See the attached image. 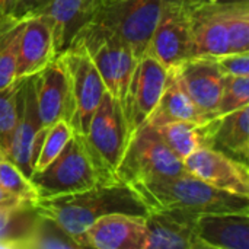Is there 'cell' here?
I'll return each instance as SVG.
<instances>
[{
    "instance_id": "obj_35",
    "label": "cell",
    "mask_w": 249,
    "mask_h": 249,
    "mask_svg": "<svg viewBox=\"0 0 249 249\" xmlns=\"http://www.w3.org/2000/svg\"><path fill=\"white\" fill-rule=\"evenodd\" d=\"M6 4H7V0H0V13L6 12Z\"/></svg>"
},
{
    "instance_id": "obj_3",
    "label": "cell",
    "mask_w": 249,
    "mask_h": 249,
    "mask_svg": "<svg viewBox=\"0 0 249 249\" xmlns=\"http://www.w3.org/2000/svg\"><path fill=\"white\" fill-rule=\"evenodd\" d=\"M131 134L121 104L105 90L89 123L88 133L82 136L102 185H121L118 168L125 155Z\"/></svg>"
},
{
    "instance_id": "obj_21",
    "label": "cell",
    "mask_w": 249,
    "mask_h": 249,
    "mask_svg": "<svg viewBox=\"0 0 249 249\" xmlns=\"http://www.w3.org/2000/svg\"><path fill=\"white\" fill-rule=\"evenodd\" d=\"M216 115L204 112L184 90V88L177 80L175 74L168 70L166 85L162 96L153 109L152 115L146 121L147 125L156 127L168 123H196L204 124L213 120Z\"/></svg>"
},
{
    "instance_id": "obj_10",
    "label": "cell",
    "mask_w": 249,
    "mask_h": 249,
    "mask_svg": "<svg viewBox=\"0 0 249 249\" xmlns=\"http://www.w3.org/2000/svg\"><path fill=\"white\" fill-rule=\"evenodd\" d=\"M182 162L187 172L210 187L238 197L249 198L248 163L212 146L196 150Z\"/></svg>"
},
{
    "instance_id": "obj_29",
    "label": "cell",
    "mask_w": 249,
    "mask_h": 249,
    "mask_svg": "<svg viewBox=\"0 0 249 249\" xmlns=\"http://www.w3.org/2000/svg\"><path fill=\"white\" fill-rule=\"evenodd\" d=\"M0 187L6 191L35 204L38 201V193L23 171L4 153L0 147Z\"/></svg>"
},
{
    "instance_id": "obj_2",
    "label": "cell",
    "mask_w": 249,
    "mask_h": 249,
    "mask_svg": "<svg viewBox=\"0 0 249 249\" xmlns=\"http://www.w3.org/2000/svg\"><path fill=\"white\" fill-rule=\"evenodd\" d=\"M35 210L57 223L80 248L90 225L101 216L112 212L146 214V209L127 185L95 187L88 191L38 198Z\"/></svg>"
},
{
    "instance_id": "obj_33",
    "label": "cell",
    "mask_w": 249,
    "mask_h": 249,
    "mask_svg": "<svg viewBox=\"0 0 249 249\" xmlns=\"http://www.w3.org/2000/svg\"><path fill=\"white\" fill-rule=\"evenodd\" d=\"M47 3L48 0H10L6 6V12L16 16L35 15L39 13Z\"/></svg>"
},
{
    "instance_id": "obj_27",
    "label": "cell",
    "mask_w": 249,
    "mask_h": 249,
    "mask_svg": "<svg viewBox=\"0 0 249 249\" xmlns=\"http://www.w3.org/2000/svg\"><path fill=\"white\" fill-rule=\"evenodd\" d=\"M222 7L229 35V51H249V1H222Z\"/></svg>"
},
{
    "instance_id": "obj_20",
    "label": "cell",
    "mask_w": 249,
    "mask_h": 249,
    "mask_svg": "<svg viewBox=\"0 0 249 249\" xmlns=\"http://www.w3.org/2000/svg\"><path fill=\"white\" fill-rule=\"evenodd\" d=\"M194 222L196 216L181 212H146L143 249H200L196 239Z\"/></svg>"
},
{
    "instance_id": "obj_30",
    "label": "cell",
    "mask_w": 249,
    "mask_h": 249,
    "mask_svg": "<svg viewBox=\"0 0 249 249\" xmlns=\"http://www.w3.org/2000/svg\"><path fill=\"white\" fill-rule=\"evenodd\" d=\"M242 107H249V76H225L216 115L222 117Z\"/></svg>"
},
{
    "instance_id": "obj_26",
    "label": "cell",
    "mask_w": 249,
    "mask_h": 249,
    "mask_svg": "<svg viewBox=\"0 0 249 249\" xmlns=\"http://www.w3.org/2000/svg\"><path fill=\"white\" fill-rule=\"evenodd\" d=\"M73 134H74V131H73L70 123H67L64 120L57 121L53 125H50L45 130L42 140L39 143L38 153L35 156L34 166H32V175L44 171L48 165H51L60 156V153L64 150V147L67 146V143L70 142Z\"/></svg>"
},
{
    "instance_id": "obj_24",
    "label": "cell",
    "mask_w": 249,
    "mask_h": 249,
    "mask_svg": "<svg viewBox=\"0 0 249 249\" xmlns=\"http://www.w3.org/2000/svg\"><path fill=\"white\" fill-rule=\"evenodd\" d=\"M28 16H16L9 12L0 13V89H6L19 80L16 77L18 45Z\"/></svg>"
},
{
    "instance_id": "obj_6",
    "label": "cell",
    "mask_w": 249,
    "mask_h": 249,
    "mask_svg": "<svg viewBox=\"0 0 249 249\" xmlns=\"http://www.w3.org/2000/svg\"><path fill=\"white\" fill-rule=\"evenodd\" d=\"M29 179L38 193V198L67 196L95 187H105L79 134H73L64 150L51 165L34 174Z\"/></svg>"
},
{
    "instance_id": "obj_4",
    "label": "cell",
    "mask_w": 249,
    "mask_h": 249,
    "mask_svg": "<svg viewBox=\"0 0 249 249\" xmlns=\"http://www.w3.org/2000/svg\"><path fill=\"white\" fill-rule=\"evenodd\" d=\"M70 47H79L88 53L105 89L124 109L131 76L139 60L131 48L120 36L93 22L88 23L73 38Z\"/></svg>"
},
{
    "instance_id": "obj_31",
    "label": "cell",
    "mask_w": 249,
    "mask_h": 249,
    "mask_svg": "<svg viewBox=\"0 0 249 249\" xmlns=\"http://www.w3.org/2000/svg\"><path fill=\"white\" fill-rule=\"evenodd\" d=\"M23 79L6 89H0V147L4 149L18 121L19 89Z\"/></svg>"
},
{
    "instance_id": "obj_9",
    "label": "cell",
    "mask_w": 249,
    "mask_h": 249,
    "mask_svg": "<svg viewBox=\"0 0 249 249\" xmlns=\"http://www.w3.org/2000/svg\"><path fill=\"white\" fill-rule=\"evenodd\" d=\"M144 54L155 57L166 70L194 57V42L187 0H168Z\"/></svg>"
},
{
    "instance_id": "obj_12",
    "label": "cell",
    "mask_w": 249,
    "mask_h": 249,
    "mask_svg": "<svg viewBox=\"0 0 249 249\" xmlns=\"http://www.w3.org/2000/svg\"><path fill=\"white\" fill-rule=\"evenodd\" d=\"M168 70L152 55L143 54L136 64L127 92L124 114L131 133L146 124L166 85Z\"/></svg>"
},
{
    "instance_id": "obj_36",
    "label": "cell",
    "mask_w": 249,
    "mask_h": 249,
    "mask_svg": "<svg viewBox=\"0 0 249 249\" xmlns=\"http://www.w3.org/2000/svg\"><path fill=\"white\" fill-rule=\"evenodd\" d=\"M9 1H10V0H7V3H9ZM6 6H7V4H6Z\"/></svg>"
},
{
    "instance_id": "obj_14",
    "label": "cell",
    "mask_w": 249,
    "mask_h": 249,
    "mask_svg": "<svg viewBox=\"0 0 249 249\" xmlns=\"http://www.w3.org/2000/svg\"><path fill=\"white\" fill-rule=\"evenodd\" d=\"M168 70L175 74L188 96L204 112L216 115L225 76L220 71L214 57L194 55Z\"/></svg>"
},
{
    "instance_id": "obj_18",
    "label": "cell",
    "mask_w": 249,
    "mask_h": 249,
    "mask_svg": "<svg viewBox=\"0 0 249 249\" xmlns=\"http://www.w3.org/2000/svg\"><path fill=\"white\" fill-rule=\"evenodd\" d=\"M54 38L44 16L29 15L22 26L18 45L16 77L28 79L38 74L55 58Z\"/></svg>"
},
{
    "instance_id": "obj_23",
    "label": "cell",
    "mask_w": 249,
    "mask_h": 249,
    "mask_svg": "<svg viewBox=\"0 0 249 249\" xmlns=\"http://www.w3.org/2000/svg\"><path fill=\"white\" fill-rule=\"evenodd\" d=\"M226 155L248 162L249 156V107H242L226 115L219 117L213 146Z\"/></svg>"
},
{
    "instance_id": "obj_7",
    "label": "cell",
    "mask_w": 249,
    "mask_h": 249,
    "mask_svg": "<svg viewBox=\"0 0 249 249\" xmlns=\"http://www.w3.org/2000/svg\"><path fill=\"white\" fill-rule=\"evenodd\" d=\"M168 0H102L93 23L120 36L140 58Z\"/></svg>"
},
{
    "instance_id": "obj_8",
    "label": "cell",
    "mask_w": 249,
    "mask_h": 249,
    "mask_svg": "<svg viewBox=\"0 0 249 249\" xmlns=\"http://www.w3.org/2000/svg\"><path fill=\"white\" fill-rule=\"evenodd\" d=\"M57 57L63 61L70 82L73 102L71 128L74 134L85 136L88 133L89 123L104 98L107 90L105 85L85 50L79 47H69Z\"/></svg>"
},
{
    "instance_id": "obj_13",
    "label": "cell",
    "mask_w": 249,
    "mask_h": 249,
    "mask_svg": "<svg viewBox=\"0 0 249 249\" xmlns=\"http://www.w3.org/2000/svg\"><path fill=\"white\" fill-rule=\"evenodd\" d=\"M32 79L36 109L42 127L48 128L50 125L61 120L71 123V90L63 61L55 57L44 70L32 76Z\"/></svg>"
},
{
    "instance_id": "obj_1",
    "label": "cell",
    "mask_w": 249,
    "mask_h": 249,
    "mask_svg": "<svg viewBox=\"0 0 249 249\" xmlns=\"http://www.w3.org/2000/svg\"><path fill=\"white\" fill-rule=\"evenodd\" d=\"M128 188L134 193L146 212L174 210L196 217L206 213L249 212V198L216 190L190 172L131 184Z\"/></svg>"
},
{
    "instance_id": "obj_25",
    "label": "cell",
    "mask_w": 249,
    "mask_h": 249,
    "mask_svg": "<svg viewBox=\"0 0 249 249\" xmlns=\"http://www.w3.org/2000/svg\"><path fill=\"white\" fill-rule=\"evenodd\" d=\"M36 212V210H35ZM79 249V244L71 239L51 219L35 213V217L26 231L20 249Z\"/></svg>"
},
{
    "instance_id": "obj_16",
    "label": "cell",
    "mask_w": 249,
    "mask_h": 249,
    "mask_svg": "<svg viewBox=\"0 0 249 249\" xmlns=\"http://www.w3.org/2000/svg\"><path fill=\"white\" fill-rule=\"evenodd\" d=\"M194 55L216 57L229 53V35L220 0H187Z\"/></svg>"
},
{
    "instance_id": "obj_32",
    "label": "cell",
    "mask_w": 249,
    "mask_h": 249,
    "mask_svg": "<svg viewBox=\"0 0 249 249\" xmlns=\"http://www.w3.org/2000/svg\"><path fill=\"white\" fill-rule=\"evenodd\" d=\"M214 60L223 76H249V51H229Z\"/></svg>"
},
{
    "instance_id": "obj_11",
    "label": "cell",
    "mask_w": 249,
    "mask_h": 249,
    "mask_svg": "<svg viewBox=\"0 0 249 249\" xmlns=\"http://www.w3.org/2000/svg\"><path fill=\"white\" fill-rule=\"evenodd\" d=\"M47 128L42 127L34 90V79H23L19 89V112L4 153L31 178L35 156Z\"/></svg>"
},
{
    "instance_id": "obj_15",
    "label": "cell",
    "mask_w": 249,
    "mask_h": 249,
    "mask_svg": "<svg viewBox=\"0 0 249 249\" xmlns=\"http://www.w3.org/2000/svg\"><path fill=\"white\" fill-rule=\"evenodd\" d=\"M146 214L112 212L98 217L83 236V248L143 249Z\"/></svg>"
},
{
    "instance_id": "obj_28",
    "label": "cell",
    "mask_w": 249,
    "mask_h": 249,
    "mask_svg": "<svg viewBox=\"0 0 249 249\" xmlns=\"http://www.w3.org/2000/svg\"><path fill=\"white\" fill-rule=\"evenodd\" d=\"M35 213V206L22 210L0 209V248L20 249V242Z\"/></svg>"
},
{
    "instance_id": "obj_22",
    "label": "cell",
    "mask_w": 249,
    "mask_h": 249,
    "mask_svg": "<svg viewBox=\"0 0 249 249\" xmlns=\"http://www.w3.org/2000/svg\"><path fill=\"white\" fill-rule=\"evenodd\" d=\"M219 117H214L209 123L196 124V123H168L153 127L163 143L184 160L187 156L196 150L207 146H213V134Z\"/></svg>"
},
{
    "instance_id": "obj_17",
    "label": "cell",
    "mask_w": 249,
    "mask_h": 249,
    "mask_svg": "<svg viewBox=\"0 0 249 249\" xmlns=\"http://www.w3.org/2000/svg\"><path fill=\"white\" fill-rule=\"evenodd\" d=\"M194 232L200 249H249V212L200 214Z\"/></svg>"
},
{
    "instance_id": "obj_5",
    "label": "cell",
    "mask_w": 249,
    "mask_h": 249,
    "mask_svg": "<svg viewBox=\"0 0 249 249\" xmlns=\"http://www.w3.org/2000/svg\"><path fill=\"white\" fill-rule=\"evenodd\" d=\"M187 172L184 162L163 143L152 125L137 128L128 142L118 168V179L124 185L149 182Z\"/></svg>"
},
{
    "instance_id": "obj_34",
    "label": "cell",
    "mask_w": 249,
    "mask_h": 249,
    "mask_svg": "<svg viewBox=\"0 0 249 249\" xmlns=\"http://www.w3.org/2000/svg\"><path fill=\"white\" fill-rule=\"evenodd\" d=\"M35 204L6 191L4 188L0 187V209H7V210H22V209H29L34 207Z\"/></svg>"
},
{
    "instance_id": "obj_19",
    "label": "cell",
    "mask_w": 249,
    "mask_h": 249,
    "mask_svg": "<svg viewBox=\"0 0 249 249\" xmlns=\"http://www.w3.org/2000/svg\"><path fill=\"white\" fill-rule=\"evenodd\" d=\"M102 0H48L38 13L50 23L55 55L70 47L73 38L93 20Z\"/></svg>"
}]
</instances>
